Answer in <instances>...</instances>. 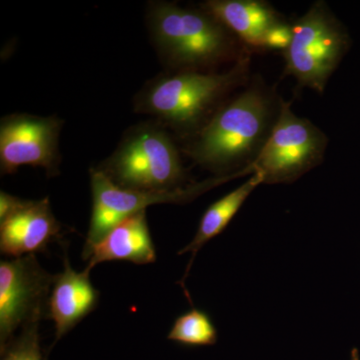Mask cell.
I'll list each match as a JSON object with an SVG mask.
<instances>
[{"instance_id":"cell-1","label":"cell","mask_w":360,"mask_h":360,"mask_svg":"<svg viewBox=\"0 0 360 360\" xmlns=\"http://www.w3.org/2000/svg\"><path fill=\"white\" fill-rule=\"evenodd\" d=\"M279 110L281 103L277 106L269 89L252 84L222 104L198 131L191 135L184 151L198 165L217 174L245 169L264 148Z\"/></svg>"},{"instance_id":"cell-2","label":"cell","mask_w":360,"mask_h":360,"mask_svg":"<svg viewBox=\"0 0 360 360\" xmlns=\"http://www.w3.org/2000/svg\"><path fill=\"white\" fill-rule=\"evenodd\" d=\"M250 51L224 72L174 71L151 79L134 98V110L153 116L163 127L193 135L222 105L231 92L245 84Z\"/></svg>"},{"instance_id":"cell-3","label":"cell","mask_w":360,"mask_h":360,"mask_svg":"<svg viewBox=\"0 0 360 360\" xmlns=\"http://www.w3.org/2000/svg\"><path fill=\"white\" fill-rule=\"evenodd\" d=\"M151 39L165 65L174 71H205L238 61L248 49L203 9L167 1L149 4Z\"/></svg>"},{"instance_id":"cell-4","label":"cell","mask_w":360,"mask_h":360,"mask_svg":"<svg viewBox=\"0 0 360 360\" xmlns=\"http://www.w3.org/2000/svg\"><path fill=\"white\" fill-rule=\"evenodd\" d=\"M123 189L165 191L184 187L186 172L165 127L139 123L127 130L117 148L97 167Z\"/></svg>"},{"instance_id":"cell-5","label":"cell","mask_w":360,"mask_h":360,"mask_svg":"<svg viewBox=\"0 0 360 360\" xmlns=\"http://www.w3.org/2000/svg\"><path fill=\"white\" fill-rule=\"evenodd\" d=\"M347 45V34L326 2H315L292 25V39L283 51L284 75L295 77L302 89L322 94Z\"/></svg>"},{"instance_id":"cell-6","label":"cell","mask_w":360,"mask_h":360,"mask_svg":"<svg viewBox=\"0 0 360 360\" xmlns=\"http://www.w3.org/2000/svg\"><path fill=\"white\" fill-rule=\"evenodd\" d=\"M326 146V135L307 118L296 115L290 103L281 101L266 143L246 168L250 174L262 175L264 184H288L317 167Z\"/></svg>"},{"instance_id":"cell-7","label":"cell","mask_w":360,"mask_h":360,"mask_svg":"<svg viewBox=\"0 0 360 360\" xmlns=\"http://www.w3.org/2000/svg\"><path fill=\"white\" fill-rule=\"evenodd\" d=\"M238 177L236 174H226L172 191H136L123 189L116 186L103 172L97 168H92L90 172L91 219L82 257L84 260H89L92 248L113 227L132 215L146 210L148 206L162 203L188 202L213 187Z\"/></svg>"},{"instance_id":"cell-8","label":"cell","mask_w":360,"mask_h":360,"mask_svg":"<svg viewBox=\"0 0 360 360\" xmlns=\"http://www.w3.org/2000/svg\"><path fill=\"white\" fill-rule=\"evenodd\" d=\"M53 279L35 255L0 262V347L49 317Z\"/></svg>"},{"instance_id":"cell-9","label":"cell","mask_w":360,"mask_h":360,"mask_svg":"<svg viewBox=\"0 0 360 360\" xmlns=\"http://www.w3.org/2000/svg\"><path fill=\"white\" fill-rule=\"evenodd\" d=\"M63 122L58 116L15 113L0 122V172L13 174L21 167H41L49 176L59 174V135Z\"/></svg>"},{"instance_id":"cell-10","label":"cell","mask_w":360,"mask_h":360,"mask_svg":"<svg viewBox=\"0 0 360 360\" xmlns=\"http://www.w3.org/2000/svg\"><path fill=\"white\" fill-rule=\"evenodd\" d=\"M61 231L49 198L27 200L20 210L0 220V251L11 258L35 255L60 238Z\"/></svg>"},{"instance_id":"cell-11","label":"cell","mask_w":360,"mask_h":360,"mask_svg":"<svg viewBox=\"0 0 360 360\" xmlns=\"http://www.w3.org/2000/svg\"><path fill=\"white\" fill-rule=\"evenodd\" d=\"M90 272L86 269L75 271L65 257L63 271L54 276L49 300V317L56 326L54 343L96 309L99 291L90 281Z\"/></svg>"},{"instance_id":"cell-12","label":"cell","mask_w":360,"mask_h":360,"mask_svg":"<svg viewBox=\"0 0 360 360\" xmlns=\"http://www.w3.org/2000/svg\"><path fill=\"white\" fill-rule=\"evenodd\" d=\"M200 7L233 33L250 51H264L267 33L283 21L269 2L262 0H208Z\"/></svg>"},{"instance_id":"cell-13","label":"cell","mask_w":360,"mask_h":360,"mask_svg":"<svg viewBox=\"0 0 360 360\" xmlns=\"http://www.w3.org/2000/svg\"><path fill=\"white\" fill-rule=\"evenodd\" d=\"M156 251L151 238L146 210L132 215L113 227L90 252L85 269L108 262H129L135 264H153Z\"/></svg>"},{"instance_id":"cell-14","label":"cell","mask_w":360,"mask_h":360,"mask_svg":"<svg viewBox=\"0 0 360 360\" xmlns=\"http://www.w3.org/2000/svg\"><path fill=\"white\" fill-rule=\"evenodd\" d=\"M262 184H264V179L262 175L255 174L245 184H241L238 188L234 189L231 193L226 194L220 200L215 201L206 210L205 214L201 217L195 236L189 245H187L184 250L179 252V255L191 253V262H189L186 274L182 281V286H184V279L186 278L194 257H196L200 248L212 238H217L226 229L227 225L240 210L248 196Z\"/></svg>"},{"instance_id":"cell-15","label":"cell","mask_w":360,"mask_h":360,"mask_svg":"<svg viewBox=\"0 0 360 360\" xmlns=\"http://www.w3.org/2000/svg\"><path fill=\"white\" fill-rule=\"evenodd\" d=\"M167 338L191 347L215 345L217 331L210 317L200 309H193L180 315L174 321Z\"/></svg>"},{"instance_id":"cell-16","label":"cell","mask_w":360,"mask_h":360,"mask_svg":"<svg viewBox=\"0 0 360 360\" xmlns=\"http://www.w3.org/2000/svg\"><path fill=\"white\" fill-rule=\"evenodd\" d=\"M39 326H26L0 347V360H45L40 347Z\"/></svg>"},{"instance_id":"cell-17","label":"cell","mask_w":360,"mask_h":360,"mask_svg":"<svg viewBox=\"0 0 360 360\" xmlns=\"http://www.w3.org/2000/svg\"><path fill=\"white\" fill-rule=\"evenodd\" d=\"M292 39V25L285 21L277 23L269 32L264 40V51H286L290 46Z\"/></svg>"},{"instance_id":"cell-18","label":"cell","mask_w":360,"mask_h":360,"mask_svg":"<svg viewBox=\"0 0 360 360\" xmlns=\"http://www.w3.org/2000/svg\"><path fill=\"white\" fill-rule=\"evenodd\" d=\"M27 200L11 195V194L1 191L0 193V220L6 219L8 215L13 214L16 210L22 207Z\"/></svg>"},{"instance_id":"cell-19","label":"cell","mask_w":360,"mask_h":360,"mask_svg":"<svg viewBox=\"0 0 360 360\" xmlns=\"http://www.w3.org/2000/svg\"><path fill=\"white\" fill-rule=\"evenodd\" d=\"M352 360H360L359 350H357L356 348L352 349Z\"/></svg>"}]
</instances>
